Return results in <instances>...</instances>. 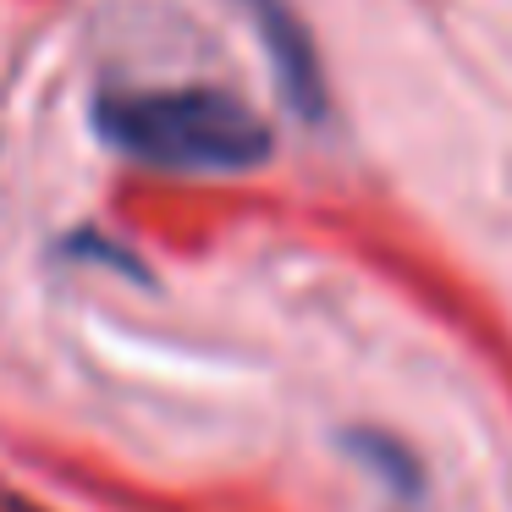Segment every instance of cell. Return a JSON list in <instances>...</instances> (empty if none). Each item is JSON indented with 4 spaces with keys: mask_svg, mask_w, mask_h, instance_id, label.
<instances>
[{
    "mask_svg": "<svg viewBox=\"0 0 512 512\" xmlns=\"http://www.w3.org/2000/svg\"><path fill=\"white\" fill-rule=\"evenodd\" d=\"M347 441L358 446V457H364V463H375L380 474L386 479H397V485H413V463L408 457H402V446H391V441H380V435H347Z\"/></svg>",
    "mask_w": 512,
    "mask_h": 512,
    "instance_id": "cell-3",
    "label": "cell"
},
{
    "mask_svg": "<svg viewBox=\"0 0 512 512\" xmlns=\"http://www.w3.org/2000/svg\"><path fill=\"white\" fill-rule=\"evenodd\" d=\"M248 17H254L259 39L270 50V67L281 78V94L298 105L303 116H320L325 111V72H320V56H314V39L309 28L298 23L287 0H243Z\"/></svg>",
    "mask_w": 512,
    "mask_h": 512,
    "instance_id": "cell-2",
    "label": "cell"
},
{
    "mask_svg": "<svg viewBox=\"0 0 512 512\" xmlns=\"http://www.w3.org/2000/svg\"><path fill=\"white\" fill-rule=\"evenodd\" d=\"M94 127L116 155L177 177H243L276 149L270 122L221 89H122L100 94Z\"/></svg>",
    "mask_w": 512,
    "mask_h": 512,
    "instance_id": "cell-1",
    "label": "cell"
}]
</instances>
